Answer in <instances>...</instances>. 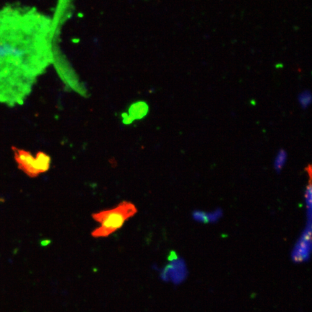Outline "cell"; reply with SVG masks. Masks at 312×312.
<instances>
[{"label": "cell", "mask_w": 312, "mask_h": 312, "mask_svg": "<svg viewBox=\"0 0 312 312\" xmlns=\"http://www.w3.org/2000/svg\"><path fill=\"white\" fill-rule=\"evenodd\" d=\"M137 213V209L134 204L124 201L110 210L93 213V220L98 223L100 226L93 230L91 234L92 236L94 238L108 237L121 228L125 222Z\"/></svg>", "instance_id": "cell-1"}, {"label": "cell", "mask_w": 312, "mask_h": 312, "mask_svg": "<svg viewBox=\"0 0 312 312\" xmlns=\"http://www.w3.org/2000/svg\"><path fill=\"white\" fill-rule=\"evenodd\" d=\"M12 150L18 168L30 177H37L50 168L51 158L45 152L40 151L34 157L29 151L25 150L12 147Z\"/></svg>", "instance_id": "cell-2"}, {"label": "cell", "mask_w": 312, "mask_h": 312, "mask_svg": "<svg viewBox=\"0 0 312 312\" xmlns=\"http://www.w3.org/2000/svg\"><path fill=\"white\" fill-rule=\"evenodd\" d=\"M172 262L167 265L160 273V277L165 282H172L178 285L184 282L187 275V270L184 262L179 260H172Z\"/></svg>", "instance_id": "cell-3"}, {"label": "cell", "mask_w": 312, "mask_h": 312, "mask_svg": "<svg viewBox=\"0 0 312 312\" xmlns=\"http://www.w3.org/2000/svg\"><path fill=\"white\" fill-rule=\"evenodd\" d=\"M286 155L283 151H281L280 152L278 155L277 157V160L275 161V167L277 169H280L282 168V166L283 165V163L285 160Z\"/></svg>", "instance_id": "cell-4"}, {"label": "cell", "mask_w": 312, "mask_h": 312, "mask_svg": "<svg viewBox=\"0 0 312 312\" xmlns=\"http://www.w3.org/2000/svg\"><path fill=\"white\" fill-rule=\"evenodd\" d=\"M300 104H303V105L306 106V104H309L310 101H311V96H310L309 93H303L302 95H300Z\"/></svg>", "instance_id": "cell-5"}]
</instances>
